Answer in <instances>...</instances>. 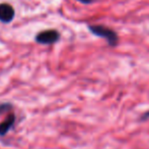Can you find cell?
I'll list each match as a JSON object with an SVG mask.
<instances>
[{
	"label": "cell",
	"mask_w": 149,
	"mask_h": 149,
	"mask_svg": "<svg viewBox=\"0 0 149 149\" xmlns=\"http://www.w3.org/2000/svg\"><path fill=\"white\" fill-rule=\"evenodd\" d=\"M88 29L93 35L106 39V41L108 42L110 46H116L118 44L119 37L117 35V33L112 29L108 28L106 26H102V25L88 26Z\"/></svg>",
	"instance_id": "obj_1"
},
{
	"label": "cell",
	"mask_w": 149,
	"mask_h": 149,
	"mask_svg": "<svg viewBox=\"0 0 149 149\" xmlns=\"http://www.w3.org/2000/svg\"><path fill=\"white\" fill-rule=\"evenodd\" d=\"M60 35L57 31L55 30H48L41 32L37 35L36 40L40 44H53L58 41Z\"/></svg>",
	"instance_id": "obj_2"
},
{
	"label": "cell",
	"mask_w": 149,
	"mask_h": 149,
	"mask_svg": "<svg viewBox=\"0 0 149 149\" xmlns=\"http://www.w3.org/2000/svg\"><path fill=\"white\" fill-rule=\"evenodd\" d=\"M14 16V9L7 3L0 4V20L2 23H9Z\"/></svg>",
	"instance_id": "obj_3"
},
{
	"label": "cell",
	"mask_w": 149,
	"mask_h": 149,
	"mask_svg": "<svg viewBox=\"0 0 149 149\" xmlns=\"http://www.w3.org/2000/svg\"><path fill=\"white\" fill-rule=\"evenodd\" d=\"M14 121H15V117L14 114H9L7 117V119L3 121V123L0 124V135L3 136L9 131V129L12 127V125L14 124Z\"/></svg>",
	"instance_id": "obj_4"
},
{
	"label": "cell",
	"mask_w": 149,
	"mask_h": 149,
	"mask_svg": "<svg viewBox=\"0 0 149 149\" xmlns=\"http://www.w3.org/2000/svg\"><path fill=\"white\" fill-rule=\"evenodd\" d=\"M10 108H11V106H10V104H2V105H0V114H1L2 112H7V110H9Z\"/></svg>",
	"instance_id": "obj_5"
},
{
	"label": "cell",
	"mask_w": 149,
	"mask_h": 149,
	"mask_svg": "<svg viewBox=\"0 0 149 149\" xmlns=\"http://www.w3.org/2000/svg\"><path fill=\"white\" fill-rule=\"evenodd\" d=\"M140 119H141V121H147V119H149V110L146 112H144L143 114L141 115Z\"/></svg>",
	"instance_id": "obj_6"
},
{
	"label": "cell",
	"mask_w": 149,
	"mask_h": 149,
	"mask_svg": "<svg viewBox=\"0 0 149 149\" xmlns=\"http://www.w3.org/2000/svg\"><path fill=\"white\" fill-rule=\"evenodd\" d=\"M78 1L82 2V3H84V4H89L92 2V0H78Z\"/></svg>",
	"instance_id": "obj_7"
}]
</instances>
